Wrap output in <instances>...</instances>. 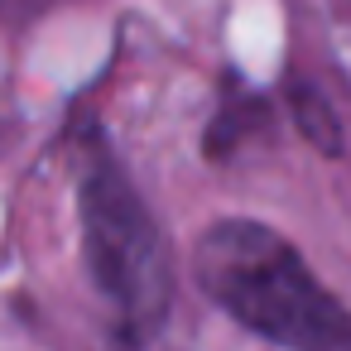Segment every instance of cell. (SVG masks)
Instances as JSON below:
<instances>
[{
    "label": "cell",
    "mask_w": 351,
    "mask_h": 351,
    "mask_svg": "<svg viewBox=\"0 0 351 351\" xmlns=\"http://www.w3.org/2000/svg\"><path fill=\"white\" fill-rule=\"evenodd\" d=\"M77 212L92 284L121 313L125 337L149 341L169 313V245L97 130L77 154Z\"/></svg>",
    "instance_id": "7a4b0ae2"
},
{
    "label": "cell",
    "mask_w": 351,
    "mask_h": 351,
    "mask_svg": "<svg viewBox=\"0 0 351 351\" xmlns=\"http://www.w3.org/2000/svg\"><path fill=\"white\" fill-rule=\"evenodd\" d=\"M289 111H293V125L303 130V140L308 145H317L322 154H341V125H337V116H332V106L313 92V87H303V82H293L289 87Z\"/></svg>",
    "instance_id": "277c9868"
},
{
    "label": "cell",
    "mask_w": 351,
    "mask_h": 351,
    "mask_svg": "<svg viewBox=\"0 0 351 351\" xmlns=\"http://www.w3.org/2000/svg\"><path fill=\"white\" fill-rule=\"evenodd\" d=\"M193 274L255 337L289 351H341L351 341L346 308L308 274L303 255L265 221L226 217L202 231Z\"/></svg>",
    "instance_id": "6da1fadb"
},
{
    "label": "cell",
    "mask_w": 351,
    "mask_h": 351,
    "mask_svg": "<svg viewBox=\"0 0 351 351\" xmlns=\"http://www.w3.org/2000/svg\"><path fill=\"white\" fill-rule=\"evenodd\" d=\"M265 121H269V101L255 97L250 87H231L226 101L217 106V121H212L207 135H202V149H207L212 159H226V154H231L245 135H255Z\"/></svg>",
    "instance_id": "3957f363"
}]
</instances>
